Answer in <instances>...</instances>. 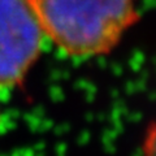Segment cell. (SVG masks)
Masks as SVG:
<instances>
[{
	"mask_svg": "<svg viewBox=\"0 0 156 156\" xmlns=\"http://www.w3.org/2000/svg\"><path fill=\"white\" fill-rule=\"evenodd\" d=\"M43 34L72 57L115 50L138 21V0H29Z\"/></svg>",
	"mask_w": 156,
	"mask_h": 156,
	"instance_id": "1",
	"label": "cell"
},
{
	"mask_svg": "<svg viewBox=\"0 0 156 156\" xmlns=\"http://www.w3.org/2000/svg\"><path fill=\"white\" fill-rule=\"evenodd\" d=\"M44 38L29 0H0V87L21 83Z\"/></svg>",
	"mask_w": 156,
	"mask_h": 156,
	"instance_id": "2",
	"label": "cell"
},
{
	"mask_svg": "<svg viewBox=\"0 0 156 156\" xmlns=\"http://www.w3.org/2000/svg\"><path fill=\"white\" fill-rule=\"evenodd\" d=\"M140 156H156V121L150 124L144 131Z\"/></svg>",
	"mask_w": 156,
	"mask_h": 156,
	"instance_id": "3",
	"label": "cell"
}]
</instances>
